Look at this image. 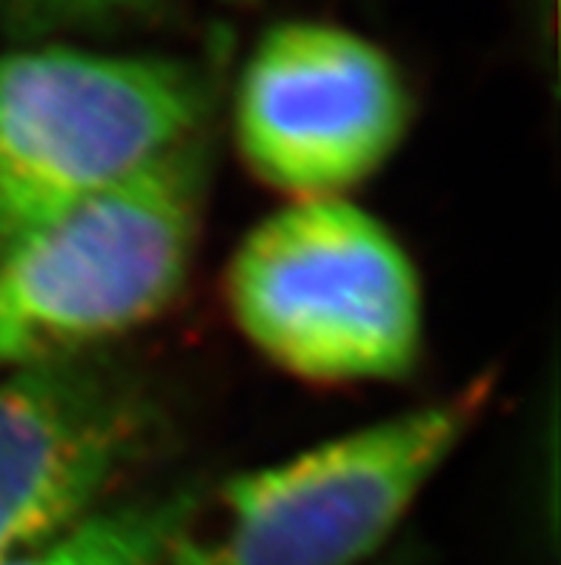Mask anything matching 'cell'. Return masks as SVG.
Here are the masks:
<instances>
[{
	"mask_svg": "<svg viewBox=\"0 0 561 565\" xmlns=\"http://www.w3.org/2000/svg\"><path fill=\"white\" fill-rule=\"evenodd\" d=\"M476 376L272 466L190 494L161 565H358L404 523L493 402Z\"/></svg>",
	"mask_w": 561,
	"mask_h": 565,
	"instance_id": "1",
	"label": "cell"
},
{
	"mask_svg": "<svg viewBox=\"0 0 561 565\" xmlns=\"http://www.w3.org/2000/svg\"><path fill=\"white\" fill-rule=\"evenodd\" d=\"M224 296L241 337L313 385L401 380L421 356L416 265L347 199L290 201L258 222L229 258Z\"/></svg>",
	"mask_w": 561,
	"mask_h": 565,
	"instance_id": "2",
	"label": "cell"
},
{
	"mask_svg": "<svg viewBox=\"0 0 561 565\" xmlns=\"http://www.w3.org/2000/svg\"><path fill=\"white\" fill-rule=\"evenodd\" d=\"M204 195L195 138L3 244L0 371L86 356L164 313L190 276Z\"/></svg>",
	"mask_w": 561,
	"mask_h": 565,
	"instance_id": "3",
	"label": "cell"
},
{
	"mask_svg": "<svg viewBox=\"0 0 561 565\" xmlns=\"http://www.w3.org/2000/svg\"><path fill=\"white\" fill-rule=\"evenodd\" d=\"M184 61L37 43L0 55V247L198 138Z\"/></svg>",
	"mask_w": 561,
	"mask_h": 565,
	"instance_id": "4",
	"label": "cell"
},
{
	"mask_svg": "<svg viewBox=\"0 0 561 565\" xmlns=\"http://www.w3.org/2000/svg\"><path fill=\"white\" fill-rule=\"evenodd\" d=\"M407 81L353 29L284 21L238 75L235 143L247 170L290 201L344 199L381 170L410 129Z\"/></svg>",
	"mask_w": 561,
	"mask_h": 565,
	"instance_id": "5",
	"label": "cell"
},
{
	"mask_svg": "<svg viewBox=\"0 0 561 565\" xmlns=\"http://www.w3.org/2000/svg\"><path fill=\"white\" fill-rule=\"evenodd\" d=\"M155 434L147 391L100 359L0 371V565L107 509Z\"/></svg>",
	"mask_w": 561,
	"mask_h": 565,
	"instance_id": "6",
	"label": "cell"
},
{
	"mask_svg": "<svg viewBox=\"0 0 561 565\" xmlns=\"http://www.w3.org/2000/svg\"><path fill=\"white\" fill-rule=\"evenodd\" d=\"M190 494L107 505L66 537L3 565H161Z\"/></svg>",
	"mask_w": 561,
	"mask_h": 565,
	"instance_id": "7",
	"label": "cell"
},
{
	"mask_svg": "<svg viewBox=\"0 0 561 565\" xmlns=\"http://www.w3.org/2000/svg\"><path fill=\"white\" fill-rule=\"evenodd\" d=\"M161 0H0V23L23 38L80 32L147 18Z\"/></svg>",
	"mask_w": 561,
	"mask_h": 565,
	"instance_id": "8",
	"label": "cell"
}]
</instances>
